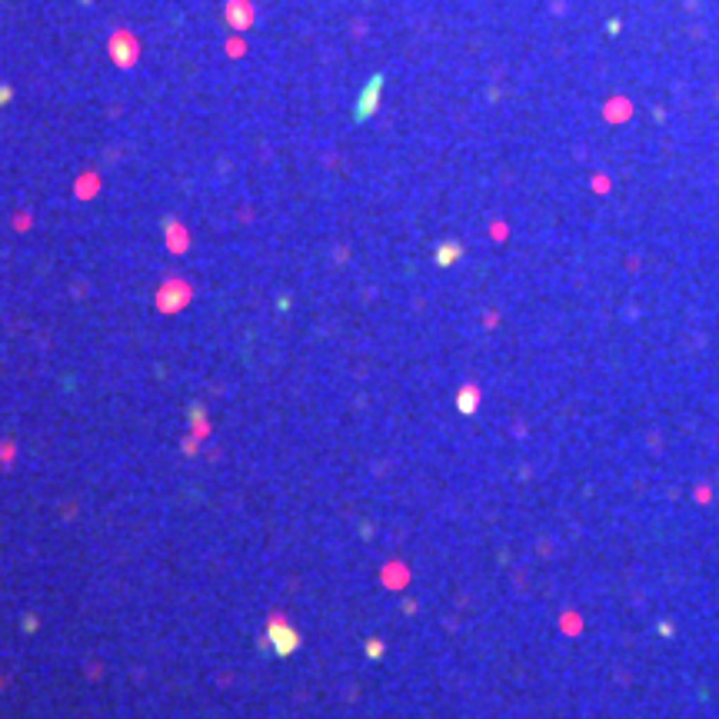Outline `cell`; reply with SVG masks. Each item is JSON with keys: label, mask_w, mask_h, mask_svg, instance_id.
I'll return each mask as SVG.
<instances>
[{"label": "cell", "mask_w": 719, "mask_h": 719, "mask_svg": "<svg viewBox=\"0 0 719 719\" xmlns=\"http://www.w3.org/2000/svg\"><path fill=\"white\" fill-rule=\"evenodd\" d=\"M380 94H383V73H373V77L366 80V87L360 90V97H356V107H354L356 123H363V120L373 117V110H377V104H380Z\"/></svg>", "instance_id": "6da1fadb"}, {"label": "cell", "mask_w": 719, "mask_h": 719, "mask_svg": "<svg viewBox=\"0 0 719 719\" xmlns=\"http://www.w3.org/2000/svg\"><path fill=\"white\" fill-rule=\"evenodd\" d=\"M267 639L273 643L277 656H290V653H296V646H300V633H296L286 620H280V616H273L270 629H267Z\"/></svg>", "instance_id": "7a4b0ae2"}, {"label": "cell", "mask_w": 719, "mask_h": 719, "mask_svg": "<svg viewBox=\"0 0 719 719\" xmlns=\"http://www.w3.org/2000/svg\"><path fill=\"white\" fill-rule=\"evenodd\" d=\"M226 20H230V27H236V30H247V27L253 24V7H250L247 0H230Z\"/></svg>", "instance_id": "3957f363"}, {"label": "cell", "mask_w": 719, "mask_h": 719, "mask_svg": "<svg viewBox=\"0 0 719 719\" xmlns=\"http://www.w3.org/2000/svg\"><path fill=\"white\" fill-rule=\"evenodd\" d=\"M457 257H460V247H457V243H447V247L437 250V260L443 263V267H447V263H453Z\"/></svg>", "instance_id": "277c9868"}, {"label": "cell", "mask_w": 719, "mask_h": 719, "mask_svg": "<svg viewBox=\"0 0 719 719\" xmlns=\"http://www.w3.org/2000/svg\"><path fill=\"white\" fill-rule=\"evenodd\" d=\"M460 403H463V406H460L463 413H473V410H476V406H473V403H476V389H466V393L460 397Z\"/></svg>", "instance_id": "5b68a950"}, {"label": "cell", "mask_w": 719, "mask_h": 719, "mask_svg": "<svg viewBox=\"0 0 719 719\" xmlns=\"http://www.w3.org/2000/svg\"><path fill=\"white\" fill-rule=\"evenodd\" d=\"M7 100H11V87H0V107L7 104Z\"/></svg>", "instance_id": "8992f818"}]
</instances>
